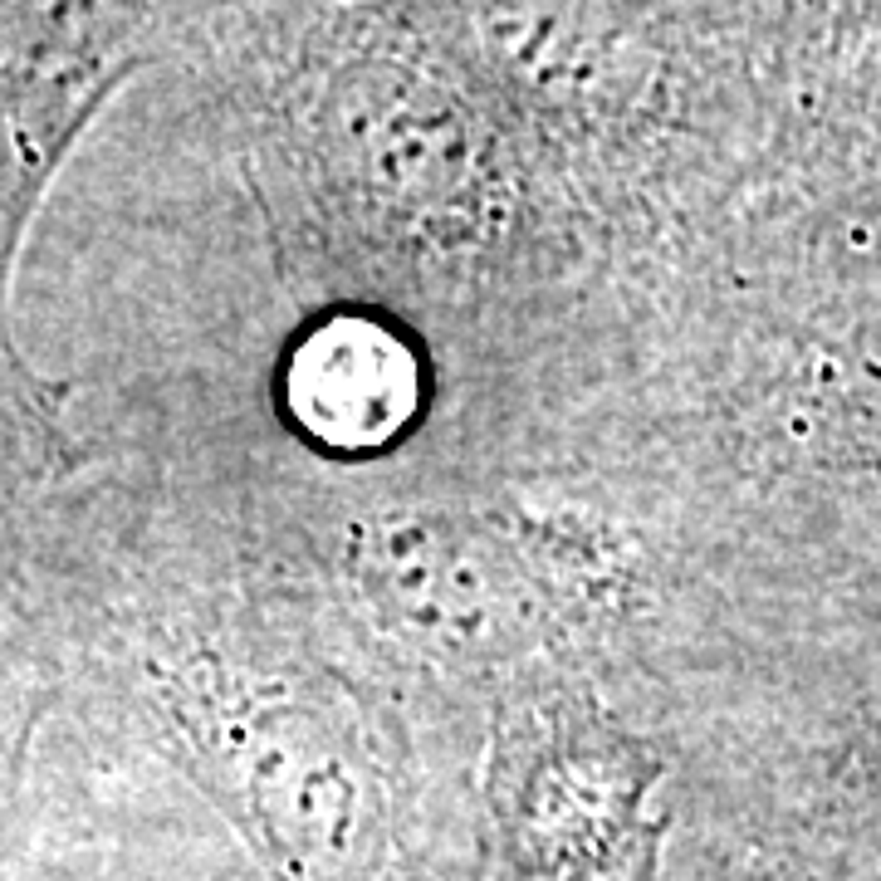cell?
<instances>
[{
	"instance_id": "2",
	"label": "cell",
	"mask_w": 881,
	"mask_h": 881,
	"mask_svg": "<svg viewBox=\"0 0 881 881\" xmlns=\"http://www.w3.org/2000/svg\"><path fill=\"white\" fill-rule=\"evenodd\" d=\"M377 578L411 627L445 641H495L514 613L500 563L461 529H402L377 548Z\"/></svg>"
},
{
	"instance_id": "1",
	"label": "cell",
	"mask_w": 881,
	"mask_h": 881,
	"mask_svg": "<svg viewBox=\"0 0 881 881\" xmlns=\"http://www.w3.org/2000/svg\"><path fill=\"white\" fill-rule=\"evenodd\" d=\"M289 411L309 436L338 451L382 445L417 411V362L392 328L334 318L289 362Z\"/></svg>"
}]
</instances>
